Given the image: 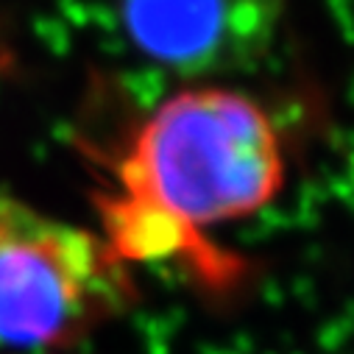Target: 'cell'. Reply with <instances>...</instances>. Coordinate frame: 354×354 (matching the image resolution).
<instances>
[{"instance_id": "3", "label": "cell", "mask_w": 354, "mask_h": 354, "mask_svg": "<svg viewBox=\"0 0 354 354\" xmlns=\"http://www.w3.org/2000/svg\"><path fill=\"white\" fill-rule=\"evenodd\" d=\"M129 42L179 75H226L271 50L285 0H118Z\"/></svg>"}, {"instance_id": "2", "label": "cell", "mask_w": 354, "mask_h": 354, "mask_svg": "<svg viewBox=\"0 0 354 354\" xmlns=\"http://www.w3.org/2000/svg\"><path fill=\"white\" fill-rule=\"evenodd\" d=\"M134 299L101 234L0 196V354L67 346Z\"/></svg>"}, {"instance_id": "1", "label": "cell", "mask_w": 354, "mask_h": 354, "mask_svg": "<svg viewBox=\"0 0 354 354\" xmlns=\"http://www.w3.org/2000/svg\"><path fill=\"white\" fill-rule=\"evenodd\" d=\"M285 187L279 131L254 98L229 86H190L137 129L106 196L104 240L134 259L198 257V237L268 207Z\"/></svg>"}]
</instances>
